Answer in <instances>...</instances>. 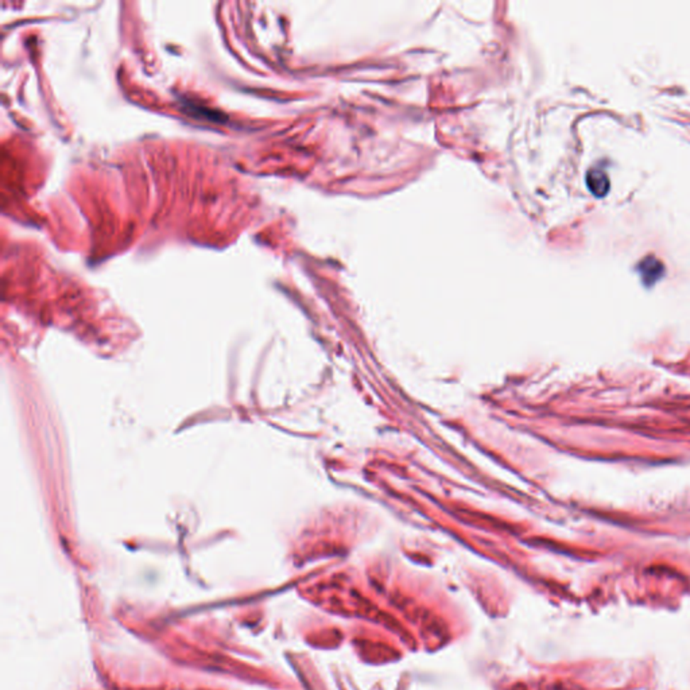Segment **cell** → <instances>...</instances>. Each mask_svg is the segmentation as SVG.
I'll return each mask as SVG.
<instances>
[{
    "label": "cell",
    "mask_w": 690,
    "mask_h": 690,
    "mask_svg": "<svg viewBox=\"0 0 690 690\" xmlns=\"http://www.w3.org/2000/svg\"><path fill=\"white\" fill-rule=\"evenodd\" d=\"M637 271L646 285H652L664 275V262L654 255H647L637 263Z\"/></svg>",
    "instance_id": "6da1fadb"
},
{
    "label": "cell",
    "mask_w": 690,
    "mask_h": 690,
    "mask_svg": "<svg viewBox=\"0 0 690 690\" xmlns=\"http://www.w3.org/2000/svg\"><path fill=\"white\" fill-rule=\"evenodd\" d=\"M586 185L595 196L598 197L606 196L610 187V177L604 169L598 166H592L586 172Z\"/></svg>",
    "instance_id": "7a4b0ae2"
}]
</instances>
